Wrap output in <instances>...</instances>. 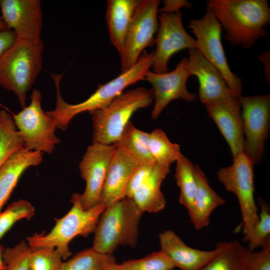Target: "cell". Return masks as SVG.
<instances>
[{"instance_id": "obj_33", "label": "cell", "mask_w": 270, "mask_h": 270, "mask_svg": "<svg viewBox=\"0 0 270 270\" xmlns=\"http://www.w3.org/2000/svg\"><path fill=\"white\" fill-rule=\"evenodd\" d=\"M124 270H173L174 266L162 251L152 252L136 260H130L120 264Z\"/></svg>"}, {"instance_id": "obj_14", "label": "cell", "mask_w": 270, "mask_h": 270, "mask_svg": "<svg viewBox=\"0 0 270 270\" xmlns=\"http://www.w3.org/2000/svg\"><path fill=\"white\" fill-rule=\"evenodd\" d=\"M190 76L188 68V58H182L171 72L158 74L148 70L144 80L152 86L154 103L152 112L153 120L157 119L172 100L182 98L188 102H194L196 94L190 92L186 86Z\"/></svg>"}, {"instance_id": "obj_13", "label": "cell", "mask_w": 270, "mask_h": 270, "mask_svg": "<svg viewBox=\"0 0 270 270\" xmlns=\"http://www.w3.org/2000/svg\"><path fill=\"white\" fill-rule=\"evenodd\" d=\"M116 146L114 144L92 143L89 146L79 164L86 188L81 194V204L88 210L100 202L102 192L110 161Z\"/></svg>"}, {"instance_id": "obj_27", "label": "cell", "mask_w": 270, "mask_h": 270, "mask_svg": "<svg viewBox=\"0 0 270 270\" xmlns=\"http://www.w3.org/2000/svg\"><path fill=\"white\" fill-rule=\"evenodd\" d=\"M115 262L116 258L112 254H102L92 248L63 262L60 270H106Z\"/></svg>"}, {"instance_id": "obj_9", "label": "cell", "mask_w": 270, "mask_h": 270, "mask_svg": "<svg viewBox=\"0 0 270 270\" xmlns=\"http://www.w3.org/2000/svg\"><path fill=\"white\" fill-rule=\"evenodd\" d=\"M188 27L195 36L198 51L219 70L231 90L239 98L242 96V79L229 66L222 42V29L217 18L207 8L202 18L190 20Z\"/></svg>"}, {"instance_id": "obj_26", "label": "cell", "mask_w": 270, "mask_h": 270, "mask_svg": "<svg viewBox=\"0 0 270 270\" xmlns=\"http://www.w3.org/2000/svg\"><path fill=\"white\" fill-rule=\"evenodd\" d=\"M174 177L180 188L179 202L189 214L192 211L196 190L195 166L181 154L176 160Z\"/></svg>"}, {"instance_id": "obj_20", "label": "cell", "mask_w": 270, "mask_h": 270, "mask_svg": "<svg viewBox=\"0 0 270 270\" xmlns=\"http://www.w3.org/2000/svg\"><path fill=\"white\" fill-rule=\"evenodd\" d=\"M42 153L22 148L13 154L0 167V213L18 181L28 168L40 164Z\"/></svg>"}, {"instance_id": "obj_6", "label": "cell", "mask_w": 270, "mask_h": 270, "mask_svg": "<svg viewBox=\"0 0 270 270\" xmlns=\"http://www.w3.org/2000/svg\"><path fill=\"white\" fill-rule=\"evenodd\" d=\"M154 100L152 89L139 87L124 92L105 108L89 112L93 128L92 143L114 144L134 113L149 106Z\"/></svg>"}, {"instance_id": "obj_31", "label": "cell", "mask_w": 270, "mask_h": 270, "mask_svg": "<svg viewBox=\"0 0 270 270\" xmlns=\"http://www.w3.org/2000/svg\"><path fill=\"white\" fill-rule=\"evenodd\" d=\"M260 206L258 220L250 234L247 242L250 252L262 246L270 238V208L268 202L261 198L258 199Z\"/></svg>"}, {"instance_id": "obj_4", "label": "cell", "mask_w": 270, "mask_h": 270, "mask_svg": "<svg viewBox=\"0 0 270 270\" xmlns=\"http://www.w3.org/2000/svg\"><path fill=\"white\" fill-rule=\"evenodd\" d=\"M81 194H74L72 206L62 218L56 220L53 228L48 233L35 234L28 237L26 242L31 248H52L60 254L63 260L72 254L70 242L76 236L86 237L94 232L100 215L106 208L103 204L84 210L81 204Z\"/></svg>"}, {"instance_id": "obj_2", "label": "cell", "mask_w": 270, "mask_h": 270, "mask_svg": "<svg viewBox=\"0 0 270 270\" xmlns=\"http://www.w3.org/2000/svg\"><path fill=\"white\" fill-rule=\"evenodd\" d=\"M153 52L144 50L136 62L128 70L117 77L100 84L89 98L76 104H70L62 98L60 89H56V106L46 114L55 121L56 128L64 130L76 116L85 112H92L105 108L129 86L143 80L152 64Z\"/></svg>"}, {"instance_id": "obj_34", "label": "cell", "mask_w": 270, "mask_h": 270, "mask_svg": "<svg viewBox=\"0 0 270 270\" xmlns=\"http://www.w3.org/2000/svg\"><path fill=\"white\" fill-rule=\"evenodd\" d=\"M32 248L22 240L12 248H4L3 258L7 270H30V259Z\"/></svg>"}, {"instance_id": "obj_12", "label": "cell", "mask_w": 270, "mask_h": 270, "mask_svg": "<svg viewBox=\"0 0 270 270\" xmlns=\"http://www.w3.org/2000/svg\"><path fill=\"white\" fill-rule=\"evenodd\" d=\"M158 19L160 24L152 68L154 72L162 74L168 72L169 60L174 54L186 48L198 50V45L195 38L185 30L180 12H162Z\"/></svg>"}, {"instance_id": "obj_16", "label": "cell", "mask_w": 270, "mask_h": 270, "mask_svg": "<svg viewBox=\"0 0 270 270\" xmlns=\"http://www.w3.org/2000/svg\"><path fill=\"white\" fill-rule=\"evenodd\" d=\"M188 68L199 84L198 96L204 105L238 98L219 70L196 48L188 50Z\"/></svg>"}, {"instance_id": "obj_30", "label": "cell", "mask_w": 270, "mask_h": 270, "mask_svg": "<svg viewBox=\"0 0 270 270\" xmlns=\"http://www.w3.org/2000/svg\"><path fill=\"white\" fill-rule=\"evenodd\" d=\"M35 214V208L28 201L18 200L10 204L0 213V239L18 220H30Z\"/></svg>"}, {"instance_id": "obj_19", "label": "cell", "mask_w": 270, "mask_h": 270, "mask_svg": "<svg viewBox=\"0 0 270 270\" xmlns=\"http://www.w3.org/2000/svg\"><path fill=\"white\" fill-rule=\"evenodd\" d=\"M139 165L116 147L108 165L100 204L107 207L126 197L128 180Z\"/></svg>"}, {"instance_id": "obj_36", "label": "cell", "mask_w": 270, "mask_h": 270, "mask_svg": "<svg viewBox=\"0 0 270 270\" xmlns=\"http://www.w3.org/2000/svg\"><path fill=\"white\" fill-rule=\"evenodd\" d=\"M154 164H142L138 166L128 180L126 197L132 198L136 190L147 179Z\"/></svg>"}, {"instance_id": "obj_38", "label": "cell", "mask_w": 270, "mask_h": 270, "mask_svg": "<svg viewBox=\"0 0 270 270\" xmlns=\"http://www.w3.org/2000/svg\"><path fill=\"white\" fill-rule=\"evenodd\" d=\"M16 40V35L13 30H7L0 32V58Z\"/></svg>"}, {"instance_id": "obj_25", "label": "cell", "mask_w": 270, "mask_h": 270, "mask_svg": "<svg viewBox=\"0 0 270 270\" xmlns=\"http://www.w3.org/2000/svg\"><path fill=\"white\" fill-rule=\"evenodd\" d=\"M218 254L200 270H245L250 253L238 240L216 244Z\"/></svg>"}, {"instance_id": "obj_22", "label": "cell", "mask_w": 270, "mask_h": 270, "mask_svg": "<svg viewBox=\"0 0 270 270\" xmlns=\"http://www.w3.org/2000/svg\"><path fill=\"white\" fill-rule=\"evenodd\" d=\"M140 0H108L106 19L110 42L120 55L122 52L128 30Z\"/></svg>"}, {"instance_id": "obj_32", "label": "cell", "mask_w": 270, "mask_h": 270, "mask_svg": "<svg viewBox=\"0 0 270 270\" xmlns=\"http://www.w3.org/2000/svg\"><path fill=\"white\" fill-rule=\"evenodd\" d=\"M62 260L60 254L54 248H32L30 268V270H60Z\"/></svg>"}, {"instance_id": "obj_5", "label": "cell", "mask_w": 270, "mask_h": 270, "mask_svg": "<svg viewBox=\"0 0 270 270\" xmlns=\"http://www.w3.org/2000/svg\"><path fill=\"white\" fill-rule=\"evenodd\" d=\"M142 213L133 200L128 197L106 207L94 232L92 248L104 254H112L120 245L134 248Z\"/></svg>"}, {"instance_id": "obj_18", "label": "cell", "mask_w": 270, "mask_h": 270, "mask_svg": "<svg viewBox=\"0 0 270 270\" xmlns=\"http://www.w3.org/2000/svg\"><path fill=\"white\" fill-rule=\"evenodd\" d=\"M159 241L160 250L170 258L174 268L182 270H200L218 252L216 246L212 250L191 248L170 230L160 234Z\"/></svg>"}, {"instance_id": "obj_1", "label": "cell", "mask_w": 270, "mask_h": 270, "mask_svg": "<svg viewBox=\"0 0 270 270\" xmlns=\"http://www.w3.org/2000/svg\"><path fill=\"white\" fill-rule=\"evenodd\" d=\"M206 4L232 46L250 49L267 36L270 8L266 0H209Z\"/></svg>"}, {"instance_id": "obj_11", "label": "cell", "mask_w": 270, "mask_h": 270, "mask_svg": "<svg viewBox=\"0 0 270 270\" xmlns=\"http://www.w3.org/2000/svg\"><path fill=\"white\" fill-rule=\"evenodd\" d=\"M160 1L140 0L134 12L120 57L121 72L130 68L148 47L156 44Z\"/></svg>"}, {"instance_id": "obj_21", "label": "cell", "mask_w": 270, "mask_h": 270, "mask_svg": "<svg viewBox=\"0 0 270 270\" xmlns=\"http://www.w3.org/2000/svg\"><path fill=\"white\" fill-rule=\"evenodd\" d=\"M196 190L192 209L188 214L190 220L198 230L208 226L210 216L215 208L225 204V200L210 186L202 170L195 166Z\"/></svg>"}, {"instance_id": "obj_24", "label": "cell", "mask_w": 270, "mask_h": 270, "mask_svg": "<svg viewBox=\"0 0 270 270\" xmlns=\"http://www.w3.org/2000/svg\"><path fill=\"white\" fill-rule=\"evenodd\" d=\"M149 134L136 128L132 122L126 124L114 144L138 165L156 164L148 148Z\"/></svg>"}, {"instance_id": "obj_41", "label": "cell", "mask_w": 270, "mask_h": 270, "mask_svg": "<svg viewBox=\"0 0 270 270\" xmlns=\"http://www.w3.org/2000/svg\"><path fill=\"white\" fill-rule=\"evenodd\" d=\"M106 270H124L121 266L120 264L116 262L109 266Z\"/></svg>"}, {"instance_id": "obj_29", "label": "cell", "mask_w": 270, "mask_h": 270, "mask_svg": "<svg viewBox=\"0 0 270 270\" xmlns=\"http://www.w3.org/2000/svg\"><path fill=\"white\" fill-rule=\"evenodd\" d=\"M148 148L156 164L168 166L182 154L180 145L172 142L166 133L158 128L149 134Z\"/></svg>"}, {"instance_id": "obj_28", "label": "cell", "mask_w": 270, "mask_h": 270, "mask_svg": "<svg viewBox=\"0 0 270 270\" xmlns=\"http://www.w3.org/2000/svg\"><path fill=\"white\" fill-rule=\"evenodd\" d=\"M24 148L12 117L0 110V167L14 152Z\"/></svg>"}, {"instance_id": "obj_39", "label": "cell", "mask_w": 270, "mask_h": 270, "mask_svg": "<svg viewBox=\"0 0 270 270\" xmlns=\"http://www.w3.org/2000/svg\"><path fill=\"white\" fill-rule=\"evenodd\" d=\"M258 59L262 62L264 66V72L267 82H270V52L269 50H266L263 54H260Z\"/></svg>"}, {"instance_id": "obj_3", "label": "cell", "mask_w": 270, "mask_h": 270, "mask_svg": "<svg viewBox=\"0 0 270 270\" xmlns=\"http://www.w3.org/2000/svg\"><path fill=\"white\" fill-rule=\"evenodd\" d=\"M44 48L42 40H16L0 58V85L14 93L22 109L42 70Z\"/></svg>"}, {"instance_id": "obj_35", "label": "cell", "mask_w": 270, "mask_h": 270, "mask_svg": "<svg viewBox=\"0 0 270 270\" xmlns=\"http://www.w3.org/2000/svg\"><path fill=\"white\" fill-rule=\"evenodd\" d=\"M258 252H250L245 270H270V240H266Z\"/></svg>"}, {"instance_id": "obj_8", "label": "cell", "mask_w": 270, "mask_h": 270, "mask_svg": "<svg viewBox=\"0 0 270 270\" xmlns=\"http://www.w3.org/2000/svg\"><path fill=\"white\" fill-rule=\"evenodd\" d=\"M41 92L32 90L28 106L12 118L24 144V148L32 151L52 154L60 140L55 134L54 120L43 110Z\"/></svg>"}, {"instance_id": "obj_23", "label": "cell", "mask_w": 270, "mask_h": 270, "mask_svg": "<svg viewBox=\"0 0 270 270\" xmlns=\"http://www.w3.org/2000/svg\"><path fill=\"white\" fill-rule=\"evenodd\" d=\"M170 172V166L156 164L147 179L134 194L132 198L142 212L156 213L165 208L166 202L160 187Z\"/></svg>"}, {"instance_id": "obj_42", "label": "cell", "mask_w": 270, "mask_h": 270, "mask_svg": "<svg viewBox=\"0 0 270 270\" xmlns=\"http://www.w3.org/2000/svg\"><path fill=\"white\" fill-rule=\"evenodd\" d=\"M10 30L8 28V26L4 22L1 16H0V32L4 31V30Z\"/></svg>"}, {"instance_id": "obj_37", "label": "cell", "mask_w": 270, "mask_h": 270, "mask_svg": "<svg viewBox=\"0 0 270 270\" xmlns=\"http://www.w3.org/2000/svg\"><path fill=\"white\" fill-rule=\"evenodd\" d=\"M164 6L158 10V12L177 13L182 8H190L192 4L186 0H165L164 1Z\"/></svg>"}, {"instance_id": "obj_40", "label": "cell", "mask_w": 270, "mask_h": 270, "mask_svg": "<svg viewBox=\"0 0 270 270\" xmlns=\"http://www.w3.org/2000/svg\"><path fill=\"white\" fill-rule=\"evenodd\" d=\"M4 247L0 244V270H7L6 265L3 258Z\"/></svg>"}, {"instance_id": "obj_17", "label": "cell", "mask_w": 270, "mask_h": 270, "mask_svg": "<svg viewBox=\"0 0 270 270\" xmlns=\"http://www.w3.org/2000/svg\"><path fill=\"white\" fill-rule=\"evenodd\" d=\"M205 106L208 116L214 121L228 144L232 158L244 152V140L238 98Z\"/></svg>"}, {"instance_id": "obj_10", "label": "cell", "mask_w": 270, "mask_h": 270, "mask_svg": "<svg viewBox=\"0 0 270 270\" xmlns=\"http://www.w3.org/2000/svg\"><path fill=\"white\" fill-rule=\"evenodd\" d=\"M238 100L244 140V152L254 164H258L264 156L270 130V94L241 96Z\"/></svg>"}, {"instance_id": "obj_7", "label": "cell", "mask_w": 270, "mask_h": 270, "mask_svg": "<svg viewBox=\"0 0 270 270\" xmlns=\"http://www.w3.org/2000/svg\"><path fill=\"white\" fill-rule=\"evenodd\" d=\"M254 164L242 152L233 158L231 166L222 168L216 172L218 180L225 189L238 198L244 242H247L258 220V208L254 198Z\"/></svg>"}, {"instance_id": "obj_15", "label": "cell", "mask_w": 270, "mask_h": 270, "mask_svg": "<svg viewBox=\"0 0 270 270\" xmlns=\"http://www.w3.org/2000/svg\"><path fill=\"white\" fill-rule=\"evenodd\" d=\"M2 18L16 40H41L42 12L40 0H0Z\"/></svg>"}]
</instances>
